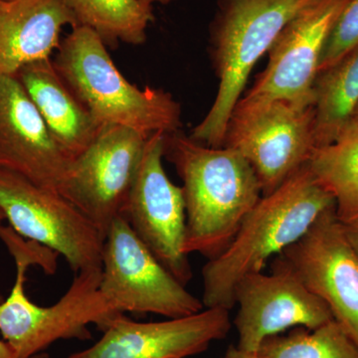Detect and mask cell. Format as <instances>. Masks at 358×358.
<instances>
[{"label": "cell", "mask_w": 358, "mask_h": 358, "mask_svg": "<svg viewBox=\"0 0 358 358\" xmlns=\"http://www.w3.org/2000/svg\"><path fill=\"white\" fill-rule=\"evenodd\" d=\"M0 239L16 264L13 289L0 303V333L13 348L14 357H34L59 339H90V324L102 331L121 313L101 292V268L75 274L69 289L54 305H37L26 294V273L30 266L37 265L46 274H55L59 254L21 237L10 226H0Z\"/></svg>", "instance_id": "obj_1"}, {"label": "cell", "mask_w": 358, "mask_h": 358, "mask_svg": "<svg viewBox=\"0 0 358 358\" xmlns=\"http://www.w3.org/2000/svg\"><path fill=\"white\" fill-rule=\"evenodd\" d=\"M331 209L333 196L313 178L307 164L275 192L263 195L227 248L202 268L204 308L231 310L239 282L262 272L272 257L298 242Z\"/></svg>", "instance_id": "obj_2"}, {"label": "cell", "mask_w": 358, "mask_h": 358, "mask_svg": "<svg viewBox=\"0 0 358 358\" xmlns=\"http://www.w3.org/2000/svg\"><path fill=\"white\" fill-rule=\"evenodd\" d=\"M164 157L183 182L185 253L215 258L263 196L255 171L239 152L207 147L180 131L166 134Z\"/></svg>", "instance_id": "obj_3"}, {"label": "cell", "mask_w": 358, "mask_h": 358, "mask_svg": "<svg viewBox=\"0 0 358 358\" xmlns=\"http://www.w3.org/2000/svg\"><path fill=\"white\" fill-rule=\"evenodd\" d=\"M317 0H218L209 26V53L219 80L213 105L190 138L222 148L226 127L254 66L280 32Z\"/></svg>", "instance_id": "obj_4"}, {"label": "cell", "mask_w": 358, "mask_h": 358, "mask_svg": "<svg viewBox=\"0 0 358 358\" xmlns=\"http://www.w3.org/2000/svg\"><path fill=\"white\" fill-rule=\"evenodd\" d=\"M53 64L102 126L126 127L148 136L180 129V103L164 90L141 89L129 82L93 30L73 27L59 45Z\"/></svg>", "instance_id": "obj_5"}, {"label": "cell", "mask_w": 358, "mask_h": 358, "mask_svg": "<svg viewBox=\"0 0 358 358\" xmlns=\"http://www.w3.org/2000/svg\"><path fill=\"white\" fill-rule=\"evenodd\" d=\"M222 147L239 152L255 171L262 194H270L310 159L315 148V107L281 100L238 102Z\"/></svg>", "instance_id": "obj_6"}, {"label": "cell", "mask_w": 358, "mask_h": 358, "mask_svg": "<svg viewBox=\"0 0 358 358\" xmlns=\"http://www.w3.org/2000/svg\"><path fill=\"white\" fill-rule=\"evenodd\" d=\"M100 289L121 313H155L176 319L204 308L202 301L134 234L122 215L113 221L105 236Z\"/></svg>", "instance_id": "obj_7"}, {"label": "cell", "mask_w": 358, "mask_h": 358, "mask_svg": "<svg viewBox=\"0 0 358 358\" xmlns=\"http://www.w3.org/2000/svg\"><path fill=\"white\" fill-rule=\"evenodd\" d=\"M0 210L18 235L64 257L75 274L102 266L105 237L61 193L0 169Z\"/></svg>", "instance_id": "obj_8"}, {"label": "cell", "mask_w": 358, "mask_h": 358, "mask_svg": "<svg viewBox=\"0 0 358 358\" xmlns=\"http://www.w3.org/2000/svg\"><path fill=\"white\" fill-rule=\"evenodd\" d=\"M148 136L126 127L103 124L95 140L71 162L59 193L103 237L122 214Z\"/></svg>", "instance_id": "obj_9"}, {"label": "cell", "mask_w": 358, "mask_h": 358, "mask_svg": "<svg viewBox=\"0 0 358 358\" xmlns=\"http://www.w3.org/2000/svg\"><path fill=\"white\" fill-rule=\"evenodd\" d=\"M166 136H148L121 215L166 270L187 286L193 275L185 251V195L182 187L174 185L164 171Z\"/></svg>", "instance_id": "obj_10"}, {"label": "cell", "mask_w": 358, "mask_h": 358, "mask_svg": "<svg viewBox=\"0 0 358 358\" xmlns=\"http://www.w3.org/2000/svg\"><path fill=\"white\" fill-rule=\"evenodd\" d=\"M350 0H317L289 21L268 51L265 71L238 102L286 101L315 105V79L331 28Z\"/></svg>", "instance_id": "obj_11"}, {"label": "cell", "mask_w": 358, "mask_h": 358, "mask_svg": "<svg viewBox=\"0 0 358 358\" xmlns=\"http://www.w3.org/2000/svg\"><path fill=\"white\" fill-rule=\"evenodd\" d=\"M237 350L255 355L264 341L296 327L317 329L334 320L331 310L279 258L272 274L246 275L234 293Z\"/></svg>", "instance_id": "obj_12"}, {"label": "cell", "mask_w": 358, "mask_h": 358, "mask_svg": "<svg viewBox=\"0 0 358 358\" xmlns=\"http://www.w3.org/2000/svg\"><path fill=\"white\" fill-rule=\"evenodd\" d=\"M280 260L324 301L358 348V255L336 209L326 212Z\"/></svg>", "instance_id": "obj_13"}, {"label": "cell", "mask_w": 358, "mask_h": 358, "mask_svg": "<svg viewBox=\"0 0 358 358\" xmlns=\"http://www.w3.org/2000/svg\"><path fill=\"white\" fill-rule=\"evenodd\" d=\"M231 327L230 310L221 308L155 322L120 313L106 324L95 345L68 358H186L225 338Z\"/></svg>", "instance_id": "obj_14"}, {"label": "cell", "mask_w": 358, "mask_h": 358, "mask_svg": "<svg viewBox=\"0 0 358 358\" xmlns=\"http://www.w3.org/2000/svg\"><path fill=\"white\" fill-rule=\"evenodd\" d=\"M71 159L16 76H0V169L59 192Z\"/></svg>", "instance_id": "obj_15"}, {"label": "cell", "mask_w": 358, "mask_h": 358, "mask_svg": "<svg viewBox=\"0 0 358 358\" xmlns=\"http://www.w3.org/2000/svg\"><path fill=\"white\" fill-rule=\"evenodd\" d=\"M67 26L77 23L64 0H0V76L51 58Z\"/></svg>", "instance_id": "obj_16"}, {"label": "cell", "mask_w": 358, "mask_h": 358, "mask_svg": "<svg viewBox=\"0 0 358 358\" xmlns=\"http://www.w3.org/2000/svg\"><path fill=\"white\" fill-rule=\"evenodd\" d=\"M37 108L54 140L71 159L95 140L102 124L75 96L51 58L21 68L15 75Z\"/></svg>", "instance_id": "obj_17"}, {"label": "cell", "mask_w": 358, "mask_h": 358, "mask_svg": "<svg viewBox=\"0 0 358 358\" xmlns=\"http://www.w3.org/2000/svg\"><path fill=\"white\" fill-rule=\"evenodd\" d=\"M313 93L315 148H319L338 138L358 107V46L319 73Z\"/></svg>", "instance_id": "obj_18"}, {"label": "cell", "mask_w": 358, "mask_h": 358, "mask_svg": "<svg viewBox=\"0 0 358 358\" xmlns=\"http://www.w3.org/2000/svg\"><path fill=\"white\" fill-rule=\"evenodd\" d=\"M307 166L333 196L341 223L358 218V129L350 124L329 145L315 148Z\"/></svg>", "instance_id": "obj_19"}, {"label": "cell", "mask_w": 358, "mask_h": 358, "mask_svg": "<svg viewBox=\"0 0 358 358\" xmlns=\"http://www.w3.org/2000/svg\"><path fill=\"white\" fill-rule=\"evenodd\" d=\"M77 26L89 28L107 47L141 45L155 20L154 6L141 0H64Z\"/></svg>", "instance_id": "obj_20"}, {"label": "cell", "mask_w": 358, "mask_h": 358, "mask_svg": "<svg viewBox=\"0 0 358 358\" xmlns=\"http://www.w3.org/2000/svg\"><path fill=\"white\" fill-rule=\"evenodd\" d=\"M255 358H358V348L334 320L317 329L296 327L264 341Z\"/></svg>", "instance_id": "obj_21"}, {"label": "cell", "mask_w": 358, "mask_h": 358, "mask_svg": "<svg viewBox=\"0 0 358 358\" xmlns=\"http://www.w3.org/2000/svg\"><path fill=\"white\" fill-rule=\"evenodd\" d=\"M358 46V0H350L331 28L320 59L319 73Z\"/></svg>", "instance_id": "obj_22"}, {"label": "cell", "mask_w": 358, "mask_h": 358, "mask_svg": "<svg viewBox=\"0 0 358 358\" xmlns=\"http://www.w3.org/2000/svg\"><path fill=\"white\" fill-rule=\"evenodd\" d=\"M341 224H343L348 241L352 245L358 255V218L350 221V222Z\"/></svg>", "instance_id": "obj_23"}, {"label": "cell", "mask_w": 358, "mask_h": 358, "mask_svg": "<svg viewBox=\"0 0 358 358\" xmlns=\"http://www.w3.org/2000/svg\"><path fill=\"white\" fill-rule=\"evenodd\" d=\"M0 358H15L13 348L6 341H0Z\"/></svg>", "instance_id": "obj_24"}, {"label": "cell", "mask_w": 358, "mask_h": 358, "mask_svg": "<svg viewBox=\"0 0 358 358\" xmlns=\"http://www.w3.org/2000/svg\"><path fill=\"white\" fill-rule=\"evenodd\" d=\"M225 358H255L254 355H244L240 352L237 348H231Z\"/></svg>", "instance_id": "obj_25"}, {"label": "cell", "mask_w": 358, "mask_h": 358, "mask_svg": "<svg viewBox=\"0 0 358 358\" xmlns=\"http://www.w3.org/2000/svg\"><path fill=\"white\" fill-rule=\"evenodd\" d=\"M145 2L148 6H154L155 4H162V6H166V4L173 3V2L178 1V0H141Z\"/></svg>", "instance_id": "obj_26"}, {"label": "cell", "mask_w": 358, "mask_h": 358, "mask_svg": "<svg viewBox=\"0 0 358 358\" xmlns=\"http://www.w3.org/2000/svg\"><path fill=\"white\" fill-rule=\"evenodd\" d=\"M350 124H352L353 126L357 127L358 129V107L357 110H355V114L352 115V122H350Z\"/></svg>", "instance_id": "obj_27"}, {"label": "cell", "mask_w": 358, "mask_h": 358, "mask_svg": "<svg viewBox=\"0 0 358 358\" xmlns=\"http://www.w3.org/2000/svg\"><path fill=\"white\" fill-rule=\"evenodd\" d=\"M30 358H50V357H49L48 353L43 352H40L38 355H34V357Z\"/></svg>", "instance_id": "obj_28"}, {"label": "cell", "mask_w": 358, "mask_h": 358, "mask_svg": "<svg viewBox=\"0 0 358 358\" xmlns=\"http://www.w3.org/2000/svg\"><path fill=\"white\" fill-rule=\"evenodd\" d=\"M6 220V218H4L3 213H2V211L0 210V225H2V223H3V221Z\"/></svg>", "instance_id": "obj_29"}, {"label": "cell", "mask_w": 358, "mask_h": 358, "mask_svg": "<svg viewBox=\"0 0 358 358\" xmlns=\"http://www.w3.org/2000/svg\"><path fill=\"white\" fill-rule=\"evenodd\" d=\"M3 300H4L3 296H2V294H0V303H1V301H3Z\"/></svg>", "instance_id": "obj_30"}]
</instances>
